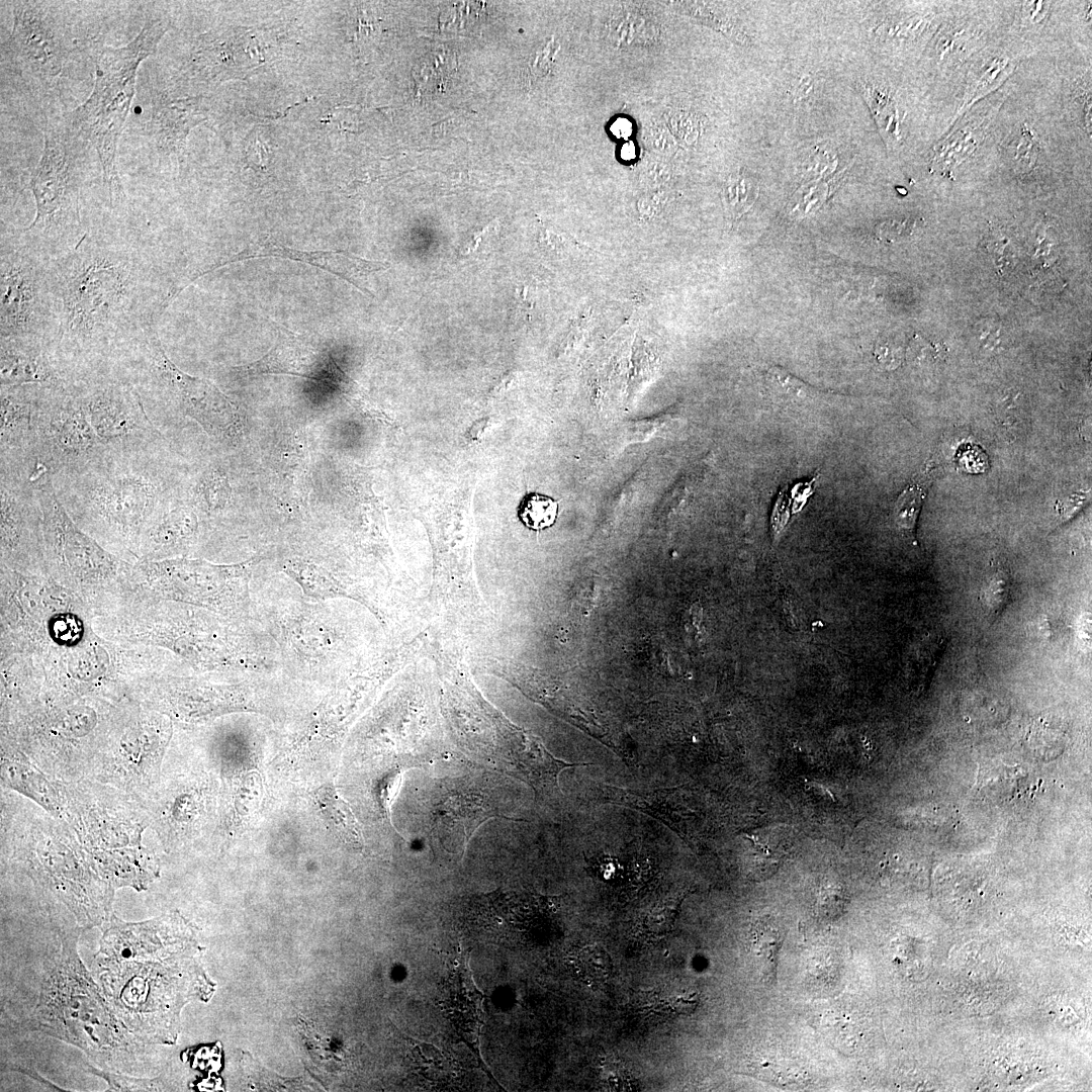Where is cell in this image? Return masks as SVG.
<instances>
[{
	"mask_svg": "<svg viewBox=\"0 0 1092 1092\" xmlns=\"http://www.w3.org/2000/svg\"><path fill=\"white\" fill-rule=\"evenodd\" d=\"M10 856L37 886L63 903L78 925L102 927L112 913L114 891L91 869L75 836L46 812L11 830Z\"/></svg>",
	"mask_w": 1092,
	"mask_h": 1092,
	"instance_id": "cell-8",
	"label": "cell"
},
{
	"mask_svg": "<svg viewBox=\"0 0 1092 1092\" xmlns=\"http://www.w3.org/2000/svg\"><path fill=\"white\" fill-rule=\"evenodd\" d=\"M672 175L671 166L660 159H651L643 165L641 177L649 187H658L668 181Z\"/></svg>",
	"mask_w": 1092,
	"mask_h": 1092,
	"instance_id": "cell-40",
	"label": "cell"
},
{
	"mask_svg": "<svg viewBox=\"0 0 1092 1092\" xmlns=\"http://www.w3.org/2000/svg\"><path fill=\"white\" fill-rule=\"evenodd\" d=\"M198 522L193 509L176 492L156 511L140 539L139 550L148 558H160L188 549Z\"/></svg>",
	"mask_w": 1092,
	"mask_h": 1092,
	"instance_id": "cell-24",
	"label": "cell"
},
{
	"mask_svg": "<svg viewBox=\"0 0 1092 1092\" xmlns=\"http://www.w3.org/2000/svg\"><path fill=\"white\" fill-rule=\"evenodd\" d=\"M265 257H275L317 267L350 282L364 292L363 282L365 279L371 273L389 267L386 262L366 260L351 254L334 251H302L284 247L270 239H263L237 254L211 264L200 271L197 278L235 262Z\"/></svg>",
	"mask_w": 1092,
	"mask_h": 1092,
	"instance_id": "cell-20",
	"label": "cell"
},
{
	"mask_svg": "<svg viewBox=\"0 0 1092 1092\" xmlns=\"http://www.w3.org/2000/svg\"><path fill=\"white\" fill-rule=\"evenodd\" d=\"M33 427L37 464H42L51 476L78 472L106 453L69 383L63 387L39 386Z\"/></svg>",
	"mask_w": 1092,
	"mask_h": 1092,
	"instance_id": "cell-12",
	"label": "cell"
},
{
	"mask_svg": "<svg viewBox=\"0 0 1092 1092\" xmlns=\"http://www.w3.org/2000/svg\"><path fill=\"white\" fill-rule=\"evenodd\" d=\"M52 261L18 232L2 234L0 339L35 340L52 347L59 329Z\"/></svg>",
	"mask_w": 1092,
	"mask_h": 1092,
	"instance_id": "cell-10",
	"label": "cell"
},
{
	"mask_svg": "<svg viewBox=\"0 0 1092 1092\" xmlns=\"http://www.w3.org/2000/svg\"><path fill=\"white\" fill-rule=\"evenodd\" d=\"M0 498L3 555L11 562L34 563L42 513L29 476L0 470Z\"/></svg>",
	"mask_w": 1092,
	"mask_h": 1092,
	"instance_id": "cell-17",
	"label": "cell"
},
{
	"mask_svg": "<svg viewBox=\"0 0 1092 1092\" xmlns=\"http://www.w3.org/2000/svg\"><path fill=\"white\" fill-rule=\"evenodd\" d=\"M195 110L184 100L155 93L151 101L147 131L158 155L178 153L191 125L197 123Z\"/></svg>",
	"mask_w": 1092,
	"mask_h": 1092,
	"instance_id": "cell-26",
	"label": "cell"
},
{
	"mask_svg": "<svg viewBox=\"0 0 1092 1092\" xmlns=\"http://www.w3.org/2000/svg\"><path fill=\"white\" fill-rule=\"evenodd\" d=\"M237 376L288 374L318 379L331 373L329 357L310 341L283 332L273 348L261 359L233 368Z\"/></svg>",
	"mask_w": 1092,
	"mask_h": 1092,
	"instance_id": "cell-23",
	"label": "cell"
},
{
	"mask_svg": "<svg viewBox=\"0 0 1092 1092\" xmlns=\"http://www.w3.org/2000/svg\"><path fill=\"white\" fill-rule=\"evenodd\" d=\"M111 371L136 390L162 434L182 418L221 444H235L243 435L239 407L209 380L182 371L167 355L157 328L122 351Z\"/></svg>",
	"mask_w": 1092,
	"mask_h": 1092,
	"instance_id": "cell-6",
	"label": "cell"
},
{
	"mask_svg": "<svg viewBox=\"0 0 1092 1092\" xmlns=\"http://www.w3.org/2000/svg\"><path fill=\"white\" fill-rule=\"evenodd\" d=\"M558 50V43H555L553 39H551L536 53L529 64V77L531 81H536L538 78L549 73Z\"/></svg>",
	"mask_w": 1092,
	"mask_h": 1092,
	"instance_id": "cell-39",
	"label": "cell"
},
{
	"mask_svg": "<svg viewBox=\"0 0 1092 1092\" xmlns=\"http://www.w3.org/2000/svg\"><path fill=\"white\" fill-rule=\"evenodd\" d=\"M69 384L107 450L136 451L168 442L148 417L136 390L111 370Z\"/></svg>",
	"mask_w": 1092,
	"mask_h": 1092,
	"instance_id": "cell-13",
	"label": "cell"
},
{
	"mask_svg": "<svg viewBox=\"0 0 1092 1092\" xmlns=\"http://www.w3.org/2000/svg\"><path fill=\"white\" fill-rule=\"evenodd\" d=\"M314 798L337 835L348 845L362 848L364 840L355 816L336 791L331 787H322L314 793Z\"/></svg>",
	"mask_w": 1092,
	"mask_h": 1092,
	"instance_id": "cell-27",
	"label": "cell"
},
{
	"mask_svg": "<svg viewBox=\"0 0 1092 1092\" xmlns=\"http://www.w3.org/2000/svg\"><path fill=\"white\" fill-rule=\"evenodd\" d=\"M611 131L617 138L626 139L632 133V124L626 118H618L611 125Z\"/></svg>",
	"mask_w": 1092,
	"mask_h": 1092,
	"instance_id": "cell-44",
	"label": "cell"
},
{
	"mask_svg": "<svg viewBox=\"0 0 1092 1092\" xmlns=\"http://www.w3.org/2000/svg\"><path fill=\"white\" fill-rule=\"evenodd\" d=\"M86 144L66 119L48 123L40 159L28 180L35 214L18 234L52 260L72 249L86 231L81 215Z\"/></svg>",
	"mask_w": 1092,
	"mask_h": 1092,
	"instance_id": "cell-9",
	"label": "cell"
},
{
	"mask_svg": "<svg viewBox=\"0 0 1092 1092\" xmlns=\"http://www.w3.org/2000/svg\"><path fill=\"white\" fill-rule=\"evenodd\" d=\"M68 383L47 343L0 339V387L25 384L63 387Z\"/></svg>",
	"mask_w": 1092,
	"mask_h": 1092,
	"instance_id": "cell-22",
	"label": "cell"
},
{
	"mask_svg": "<svg viewBox=\"0 0 1092 1092\" xmlns=\"http://www.w3.org/2000/svg\"><path fill=\"white\" fill-rule=\"evenodd\" d=\"M13 26L1 44L2 64L37 86L52 87L79 50V39L58 5L13 1Z\"/></svg>",
	"mask_w": 1092,
	"mask_h": 1092,
	"instance_id": "cell-11",
	"label": "cell"
},
{
	"mask_svg": "<svg viewBox=\"0 0 1092 1092\" xmlns=\"http://www.w3.org/2000/svg\"><path fill=\"white\" fill-rule=\"evenodd\" d=\"M1011 599V578L1008 572L996 570L980 590V602L993 622L1006 609Z\"/></svg>",
	"mask_w": 1092,
	"mask_h": 1092,
	"instance_id": "cell-33",
	"label": "cell"
},
{
	"mask_svg": "<svg viewBox=\"0 0 1092 1092\" xmlns=\"http://www.w3.org/2000/svg\"><path fill=\"white\" fill-rule=\"evenodd\" d=\"M58 785L61 822L96 875L113 889H148L159 877L160 863L143 844V833L151 824L144 805L89 780Z\"/></svg>",
	"mask_w": 1092,
	"mask_h": 1092,
	"instance_id": "cell-4",
	"label": "cell"
},
{
	"mask_svg": "<svg viewBox=\"0 0 1092 1092\" xmlns=\"http://www.w3.org/2000/svg\"><path fill=\"white\" fill-rule=\"evenodd\" d=\"M666 123L670 133L684 143H693L698 135V122L689 112L670 110L666 113Z\"/></svg>",
	"mask_w": 1092,
	"mask_h": 1092,
	"instance_id": "cell-38",
	"label": "cell"
},
{
	"mask_svg": "<svg viewBox=\"0 0 1092 1092\" xmlns=\"http://www.w3.org/2000/svg\"><path fill=\"white\" fill-rule=\"evenodd\" d=\"M292 576L312 597L327 598L338 595L339 588L331 576L322 568L300 560H289L284 566Z\"/></svg>",
	"mask_w": 1092,
	"mask_h": 1092,
	"instance_id": "cell-32",
	"label": "cell"
},
{
	"mask_svg": "<svg viewBox=\"0 0 1092 1092\" xmlns=\"http://www.w3.org/2000/svg\"><path fill=\"white\" fill-rule=\"evenodd\" d=\"M602 1076L607 1086L612 1090H628L631 1085V1076L624 1066L615 1062L607 1061L602 1067Z\"/></svg>",
	"mask_w": 1092,
	"mask_h": 1092,
	"instance_id": "cell-42",
	"label": "cell"
},
{
	"mask_svg": "<svg viewBox=\"0 0 1092 1092\" xmlns=\"http://www.w3.org/2000/svg\"><path fill=\"white\" fill-rule=\"evenodd\" d=\"M71 519L106 546L138 550L156 511L178 490L168 442L136 451H110L86 468L51 476Z\"/></svg>",
	"mask_w": 1092,
	"mask_h": 1092,
	"instance_id": "cell-2",
	"label": "cell"
},
{
	"mask_svg": "<svg viewBox=\"0 0 1092 1092\" xmlns=\"http://www.w3.org/2000/svg\"><path fill=\"white\" fill-rule=\"evenodd\" d=\"M757 185L744 174L731 175L723 191L725 205L732 217L744 214L755 201Z\"/></svg>",
	"mask_w": 1092,
	"mask_h": 1092,
	"instance_id": "cell-34",
	"label": "cell"
},
{
	"mask_svg": "<svg viewBox=\"0 0 1092 1092\" xmlns=\"http://www.w3.org/2000/svg\"><path fill=\"white\" fill-rule=\"evenodd\" d=\"M190 950L147 963H123L93 971L109 1006L145 1044L171 1045L180 1032L182 1008L206 1002L215 991L199 959Z\"/></svg>",
	"mask_w": 1092,
	"mask_h": 1092,
	"instance_id": "cell-5",
	"label": "cell"
},
{
	"mask_svg": "<svg viewBox=\"0 0 1092 1092\" xmlns=\"http://www.w3.org/2000/svg\"><path fill=\"white\" fill-rule=\"evenodd\" d=\"M170 737V725L163 719L128 725L118 737L104 742L86 780L144 805L161 780Z\"/></svg>",
	"mask_w": 1092,
	"mask_h": 1092,
	"instance_id": "cell-14",
	"label": "cell"
},
{
	"mask_svg": "<svg viewBox=\"0 0 1092 1092\" xmlns=\"http://www.w3.org/2000/svg\"><path fill=\"white\" fill-rule=\"evenodd\" d=\"M649 999L653 1010L668 1015L692 1013L699 1003L698 993L685 988H663L651 993Z\"/></svg>",
	"mask_w": 1092,
	"mask_h": 1092,
	"instance_id": "cell-35",
	"label": "cell"
},
{
	"mask_svg": "<svg viewBox=\"0 0 1092 1092\" xmlns=\"http://www.w3.org/2000/svg\"><path fill=\"white\" fill-rule=\"evenodd\" d=\"M495 231L496 230L494 228V223H490L483 230L475 233L474 236L469 240V242H467V244L462 248L461 254L469 255L477 251L479 246L485 241V239H489Z\"/></svg>",
	"mask_w": 1092,
	"mask_h": 1092,
	"instance_id": "cell-43",
	"label": "cell"
},
{
	"mask_svg": "<svg viewBox=\"0 0 1092 1092\" xmlns=\"http://www.w3.org/2000/svg\"><path fill=\"white\" fill-rule=\"evenodd\" d=\"M86 930L78 925L59 933V949L43 962L37 1003L19 1027L79 1048L102 1070L133 1074L140 1070L146 1044L115 1015L84 967L78 941Z\"/></svg>",
	"mask_w": 1092,
	"mask_h": 1092,
	"instance_id": "cell-3",
	"label": "cell"
},
{
	"mask_svg": "<svg viewBox=\"0 0 1092 1092\" xmlns=\"http://www.w3.org/2000/svg\"><path fill=\"white\" fill-rule=\"evenodd\" d=\"M59 329L51 347L65 378L110 369L178 296L154 250L120 233L86 229L52 261Z\"/></svg>",
	"mask_w": 1092,
	"mask_h": 1092,
	"instance_id": "cell-1",
	"label": "cell"
},
{
	"mask_svg": "<svg viewBox=\"0 0 1092 1092\" xmlns=\"http://www.w3.org/2000/svg\"><path fill=\"white\" fill-rule=\"evenodd\" d=\"M569 964L576 977L585 983L604 982L612 972L609 953L597 944L575 949L569 957Z\"/></svg>",
	"mask_w": 1092,
	"mask_h": 1092,
	"instance_id": "cell-29",
	"label": "cell"
},
{
	"mask_svg": "<svg viewBox=\"0 0 1092 1092\" xmlns=\"http://www.w3.org/2000/svg\"><path fill=\"white\" fill-rule=\"evenodd\" d=\"M42 513V531L49 559L59 570L79 579H103L120 562L88 537L71 519L58 498L50 474L33 478Z\"/></svg>",
	"mask_w": 1092,
	"mask_h": 1092,
	"instance_id": "cell-16",
	"label": "cell"
},
{
	"mask_svg": "<svg viewBox=\"0 0 1092 1092\" xmlns=\"http://www.w3.org/2000/svg\"><path fill=\"white\" fill-rule=\"evenodd\" d=\"M621 157L624 160H631L635 157L636 151L632 143H626L621 149Z\"/></svg>",
	"mask_w": 1092,
	"mask_h": 1092,
	"instance_id": "cell-46",
	"label": "cell"
},
{
	"mask_svg": "<svg viewBox=\"0 0 1092 1092\" xmlns=\"http://www.w3.org/2000/svg\"><path fill=\"white\" fill-rule=\"evenodd\" d=\"M618 863L614 858L605 857L600 862V870L603 879H613L617 873Z\"/></svg>",
	"mask_w": 1092,
	"mask_h": 1092,
	"instance_id": "cell-45",
	"label": "cell"
},
{
	"mask_svg": "<svg viewBox=\"0 0 1092 1092\" xmlns=\"http://www.w3.org/2000/svg\"><path fill=\"white\" fill-rule=\"evenodd\" d=\"M40 385L0 387V470L32 474L37 464L33 411Z\"/></svg>",
	"mask_w": 1092,
	"mask_h": 1092,
	"instance_id": "cell-19",
	"label": "cell"
},
{
	"mask_svg": "<svg viewBox=\"0 0 1092 1092\" xmlns=\"http://www.w3.org/2000/svg\"><path fill=\"white\" fill-rule=\"evenodd\" d=\"M558 510V502L553 497L539 492H528L520 500L517 514L525 527L541 531L553 526Z\"/></svg>",
	"mask_w": 1092,
	"mask_h": 1092,
	"instance_id": "cell-30",
	"label": "cell"
},
{
	"mask_svg": "<svg viewBox=\"0 0 1092 1092\" xmlns=\"http://www.w3.org/2000/svg\"><path fill=\"white\" fill-rule=\"evenodd\" d=\"M101 929L94 971L123 963L158 962L201 949L196 928L174 911L141 922H125L112 914Z\"/></svg>",
	"mask_w": 1092,
	"mask_h": 1092,
	"instance_id": "cell-15",
	"label": "cell"
},
{
	"mask_svg": "<svg viewBox=\"0 0 1092 1092\" xmlns=\"http://www.w3.org/2000/svg\"><path fill=\"white\" fill-rule=\"evenodd\" d=\"M617 12L609 23V35L614 42L623 46L646 43L656 36V26L646 14L631 7Z\"/></svg>",
	"mask_w": 1092,
	"mask_h": 1092,
	"instance_id": "cell-28",
	"label": "cell"
},
{
	"mask_svg": "<svg viewBox=\"0 0 1092 1092\" xmlns=\"http://www.w3.org/2000/svg\"><path fill=\"white\" fill-rule=\"evenodd\" d=\"M89 1071L103 1078L110 1091H159L163 1090L159 1078L144 1079L125 1075L124 1073L100 1070L89 1067Z\"/></svg>",
	"mask_w": 1092,
	"mask_h": 1092,
	"instance_id": "cell-36",
	"label": "cell"
},
{
	"mask_svg": "<svg viewBox=\"0 0 1092 1092\" xmlns=\"http://www.w3.org/2000/svg\"><path fill=\"white\" fill-rule=\"evenodd\" d=\"M679 903V898L669 897L655 904L644 919L647 930L657 935L669 932L673 926Z\"/></svg>",
	"mask_w": 1092,
	"mask_h": 1092,
	"instance_id": "cell-37",
	"label": "cell"
},
{
	"mask_svg": "<svg viewBox=\"0 0 1092 1092\" xmlns=\"http://www.w3.org/2000/svg\"><path fill=\"white\" fill-rule=\"evenodd\" d=\"M1 781L6 787L36 803L55 819L62 820V795L57 781L14 746L2 748Z\"/></svg>",
	"mask_w": 1092,
	"mask_h": 1092,
	"instance_id": "cell-25",
	"label": "cell"
},
{
	"mask_svg": "<svg viewBox=\"0 0 1092 1092\" xmlns=\"http://www.w3.org/2000/svg\"><path fill=\"white\" fill-rule=\"evenodd\" d=\"M482 1002L483 995L474 985L467 966L466 953L461 951L456 957L449 976L443 984L440 1005L460 1038L477 1057L480 1067L491 1078L479 1053L480 1031L484 1022Z\"/></svg>",
	"mask_w": 1092,
	"mask_h": 1092,
	"instance_id": "cell-21",
	"label": "cell"
},
{
	"mask_svg": "<svg viewBox=\"0 0 1092 1092\" xmlns=\"http://www.w3.org/2000/svg\"><path fill=\"white\" fill-rule=\"evenodd\" d=\"M493 817L524 821L502 814L483 793L472 787L454 781L444 783L430 809V834L447 852L462 857L478 826Z\"/></svg>",
	"mask_w": 1092,
	"mask_h": 1092,
	"instance_id": "cell-18",
	"label": "cell"
},
{
	"mask_svg": "<svg viewBox=\"0 0 1092 1092\" xmlns=\"http://www.w3.org/2000/svg\"><path fill=\"white\" fill-rule=\"evenodd\" d=\"M926 489L925 481L921 479L914 480L899 495L894 508V520L897 527L914 540L917 520Z\"/></svg>",
	"mask_w": 1092,
	"mask_h": 1092,
	"instance_id": "cell-31",
	"label": "cell"
},
{
	"mask_svg": "<svg viewBox=\"0 0 1092 1092\" xmlns=\"http://www.w3.org/2000/svg\"><path fill=\"white\" fill-rule=\"evenodd\" d=\"M646 133L647 141L657 153L667 156L675 151V140L665 125L657 122L650 124Z\"/></svg>",
	"mask_w": 1092,
	"mask_h": 1092,
	"instance_id": "cell-41",
	"label": "cell"
},
{
	"mask_svg": "<svg viewBox=\"0 0 1092 1092\" xmlns=\"http://www.w3.org/2000/svg\"><path fill=\"white\" fill-rule=\"evenodd\" d=\"M169 22L157 14L148 17L140 32L123 47H101L95 59V82L89 97L65 119L95 150L103 185L112 210L126 202L119 176L117 148L134 95L141 63L153 55Z\"/></svg>",
	"mask_w": 1092,
	"mask_h": 1092,
	"instance_id": "cell-7",
	"label": "cell"
}]
</instances>
